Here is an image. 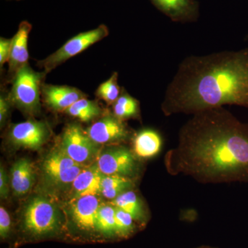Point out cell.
Instances as JSON below:
<instances>
[{"label":"cell","mask_w":248,"mask_h":248,"mask_svg":"<svg viewBox=\"0 0 248 248\" xmlns=\"http://www.w3.org/2000/svg\"><path fill=\"white\" fill-rule=\"evenodd\" d=\"M134 221L135 220L131 215L122 209L115 207L116 234L124 237L131 234L135 229Z\"/></svg>","instance_id":"cell-24"},{"label":"cell","mask_w":248,"mask_h":248,"mask_svg":"<svg viewBox=\"0 0 248 248\" xmlns=\"http://www.w3.org/2000/svg\"><path fill=\"white\" fill-rule=\"evenodd\" d=\"M8 1H21V0H8Z\"/></svg>","instance_id":"cell-29"},{"label":"cell","mask_w":248,"mask_h":248,"mask_svg":"<svg viewBox=\"0 0 248 248\" xmlns=\"http://www.w3.org/2000/svg\"><path fill=\"white\" fill-rule=\"evenodd\" d=\"M103 176L104 174L99 170L97 163L86 166L72 184L75 197L101 193Z\"/></svg>","instance_id":"cell-16"},{"label":"cell","mask_w":248,"mask_h":248,"mask_svg":"<svg viewBox=\"0 0 248 248\" xmlns=\"http://www.w3.org/2000/svg\"><path fill=\"white\" fill-rule=\"evenodd\" d=\"M192 115L166 155L168 171L202 183H248V124L224 107Z\"/></svg>","instance_id":"cell-1"},{"label":"cell","mask_w":248,"mask_h":248,"mask_svg":"<svg viewBox=\"0 0 248 248\" xmlns=\"http://www.w3.org/2000/svg\"><path fill=\"white\" fill-rule=\"evenodd\" d=\"M96 230L108 236L116 234L115 207L113 205H101L97 214Z\"/></svg>","instance_id":"cell-23"},{"label":"cell","mask_w":248,"mask_h":248,"mask_svg":"<svg viewBox=\"0 0 248 248\" xmlns=\"http://www.w3.org/2000/svg\"><path fill=\"white\" fill-rule=\"evenodd\" d=\"M46 74L32 69L29 64L23 67L12 80L9 94L13 106L24 113L35 115L40 112L42 81Z\"/></svg>","instance_id":"cell-3"},{"label":"cell","mask_w":248,"mask_h":248,"mask_svg":"<svg viewBox=\"0 0 248 248\" xmlns=\"http://www.w3.org/2000/svg\"><path fill=\"white\" fill-rule=\"evenodd\" d=\"M86 166L76 162L59 146L46 158L43 170L48 182L53 185L63 186L73 184Z\"/></svg>","instance_id":"cell-8"},{"label":"cell","mask_w":248,"mask_h":248,"mask_svg":"<svg viewBox=\"0 0 248 248\" xmlns=\"http://www.w3.org/2000/svg\"><path fill=\"white\" fill-rule=\"evenodd\" d=\"M133 153L138 157L148 159L159 154L163 139L154 129L146 128L135 134L133 140Z\"/></svg>","instance_id":"cell-17"},{"label":"cell","mask_w":248,"mask_h":248,"mask_svg":"<svg viewBox=\"0 0 248 248\" xmlns=\"http://www.w3.org/2000/svg\"><path fill=\"white\" fill-rule=\"evenodd\" d=\"M9 192V179H8L7 174H6L4 167L1 166V169H0V195H1V198L3 200L7 198Z\"/></svg>","instance_id":"cell-28"},{"label":"cell","mask_w":248,"mask_h":248,"mask_svg":"<svg viewBox=\"0 0 248 248\" xmlns=\"http://www.w3.org/2000/svg\"><path fill=\"white\" fill-rule=\"evenodd\" d=\"M90 138L98 145L126 141L130 132L124 121L115 115H107L93 123L86 130Z\"/></svg>","instance_id":"cell-10"},{"label":"cell","mask_w":248,"mask_h":248,"mask_svg":"<svg viewBox=\"0 0 248 248\" xmlns=\"http://www.w3.org/2000/svg\"><path fill=\"white\" fill-rule=\"evenodd\" d=\"M136 155L125 146H112L99 152L96 163L104 175L131 177L138 170Z\"/></svg>","instance_id":"cell-6"},{"label":"cell","mask_w":248,"mask_h":248,"mask_svg":"<svg viewBox=\"0 0 248 248\" xmlns=\"http://www.w3.org/2000/svg\"><path fill=\"white\" fill-rule=\"evenodd\" d=\"M101 205L97 195L75 197L71 204L73 220L82 229L96 230L97 214Z\"/></svg>","instance_id":"cell-14"},{"label":"cell","mask_w":248,"mask_h":248,"mask_svg":"<svg viewBox=\"0 0 248 248\" xmlns=\"http://www.w3.org/2000/svg\"><path fill=\"white\" fill-rule=\"evenodd\" d=\"M108 28L101 24L95 29L80 32L65 42L58 50L46 58L37 62V66L43 69L46 75L53 71L57 67L76 55L82 53L91 46L107 37Z\"/></svg>","instance_id":"cell-4"},{"label":"cell","mask_w":248,"mask_h":248,"mask_svg":"<svg viewBox=\"0 0 248 248\" xmlns=\"http://www.w3.org/2000/svg\"><path fill=\"white\" fill-rule=\"evenodd\" d=\"M99 145L94 143L78 124L67 125L62 134L60 147L78 164L89 166L97 159Z\"/></svg>","instance_id":"cell-5"},{"label":"cell","mask_w":248,"mask_h":248,"mask_svg":"<svg viewBox=\"0 0 248 248\" xmlns=\"http://www.w3.org/2000/svg\"><path fill=\"white\" fill-rule=\"evenodd\" d=\"M24 223L27 231L32 234H48L58 228V211L48 200L42 197H36L26 208Z\"/></svg>","instance_id":"cell-7"},{"label":"cell","mask_w":248,"mask_h":248,"mask_svg":"<svg viewBox=\"0 0 248 248\" xmlns=\"http://www.w3.org/2000/svg\"><path fill=\"white\" fill-rule=\"evenodd\" d=\"M11 186L17 196L27 195L35 183V173L33 164L29 159L17 160L11 169Z\"/></svg>","instance_id":"cell-15"},{"label":"cell","mask_w":248,"mask_h":248,"mask_svg":"<svg viewBox=\"0 0 248 248\" xmlns=\"http://www.w3.org/2000/svg\"><path fill=\"white\" fill-rule=\"evenodd\" d=\"M102 108L96 101L86 97L80 99L68 108L66 112L68 115L82 122H89L102 114Z\"/></svg>","instance_id":"cell-21"},{"label":"cell","mask_w":248,"mask_h":248,"mask_svg":"<svg viewBox=\"0 0 248 248\" xmlns=\"http://www.w3.org/2000/svg\"><path fill=\"white\" fill-rule=\"evenodd\" d=\"M49 135V129L45 122L30 120L13 124L8 138L18 148L38 150L48 140Z\"/></svg>","instance_id":"cell-9"},{"label":"cell","mask_w":248,"mask_h":248,"mask_svg":"<svg viewBox=\"0 0 248 248\" xmlns=\"http://www.w3.org/2000/svg\"><path fill=\"white\" fill-rule=\"evenodd\" d=\"M13 38L0 39V67L2 68L6 62H9L12 47Z\"/></svg>","instance_id":"cell-25"},{"label":"cell","mask_w":248,"mask_h":248,"mask_svg":"<svg viewBox=\"0 0 248 248\" xmlns=\"http://www.w3.org/2000/svg\"><path fill=\"white\" fill-rule=\"evenodd\" d=\"M32 25L27 21L19 24L16 35L13 37L12 47L9 61V77L11 81L23 67L29 64L28 41Z\"/></svg>","instance_id":"cell-13"},{"label":"cell","mask_w":248,"mask_h":248,"mask_svg":"<svg viewBox=\"0 0 248 248\" xmlns=\"http://www.w3.org/2000/svg\"><path fill=\"white\" fill-rule=\"evenodd\" d=\"M11 220L9 214L4 207L0 208V236L4 239L11 231Z\"/></svg>","instance_id":"cell-27"},{"label":"cell","mask_w":248,"mask_h":248,"mask_svg":"<svg viewBox=\"0 0 248 248\" xmlns=\"http://www.w3.org/2000/svg\"><path fill=\"white\" fill-rule=\"evenodd\" d=\"M112 205L131 215L135 221H143L146 218V210L141 199L133 190L126 191L112 201Z\"/></svg>","instance_id":"cell-18"},{"label":"cell","mask_w":248,"mask_h":248,"mask_svg":"<svg viewBox=\"0 0 248 248\" xmlns=\"http://www.w3.org/2000/svg\"><path fill=\"white\" fill-rule=\"evenodd\" d=\"M113 115L122 121L138 119L140 117V104L124 88L122 89L120 97L112 105Z\"/></svg>","instance_id":"cell-20"},{"label":"cell","mask_w":248,"mask_h":248,"mask_svg":"<svg viewBox=\"0 0 248 248\" xmlns=\"http://www.w3.org/2000/svg\"><path fill=\"white\" fill-rule=\"evenodd\" d=\"M42 94L44 101L52 110L66 112L68 108L86 94L79 89L69 86L43 84Z\"/></svg>","instance_id":"cell-12"},{"label":"cell","mask_w":248,"mask_h":248,"mask_svg":"<svg viewBox=\"0 0 248 248\" xmlns=\"http://www.w3.org/2000/svg\"><path fill=\"white\" fill-rule=\"evenodd\" d=\"M133 187L134 182L131 177L104 174L101 184V194L105 198L114 200L124 192L132 190Z\"/></svg>","instance_id":"cell-19"},{"label":"cell","mask_w":248,"mask_h":248,"mask_svg":"<svg viewBox=\"0 0 248 248\" xmlns=\"http://www.w3.org/2000/svg\"><path fill=\"white\" fill-rule=\"evenodd\" d=\"M122 89L118 84V73L115 72L108 79L98 86L95 94L108 105H113L120 97Z\"/></svg>","instance_id":"cell-22"},{"label":"cell","mask_w":248,"mask_h":248,"mask_svg":"<svg viewBox=\"0 0 248 248\" xmlns=\"http://www.w3.org/2000/svg\"><path fill=\"white\" fill-rule=\"evenodd\" d=\"M235 105L248 108V48L184 59L161 104L166 116Z\"/></svg>","instance_id":"cell-2"},{"label":"cell","mask_w":248,"mask_h":248,"mask_svg":"<svg viewBox=\"0 0 248 248\" xmlns=\"http://www.w3.org/2000/svg\"><path fill=\"white\" fill-rule=\"evenodd\" d=\"M12 105L10 101L9 94L6 95L5 93H1L0 96V125L1 128L4 126L6 120L9 115L10 108Z\"/></svg>","instance_id":"cell-26"},{"label":"cell","mask_w":248,"mask_h":248,"mask_svg":"<svg viewBox=\"0 0 248 248\" xmlns=\"http://www.w3.org/2000/svg\"><path fill=\"white\" fill-rule=\"evenodd\" d=\"M152 4L172 22L192 23L200 17V4L197 0H149Z\"/></svg>","instance_id":"cell-11"}]
</instances>
